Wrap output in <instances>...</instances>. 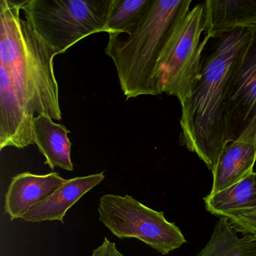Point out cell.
<instances>
[{
    "label": "cell",
    "mask_w": 256,
    "mask_h": 256,
    "mask_svg": "<svg viewBox=\"0 0 256 256\" xmlns=\"http://www.w3.org/2000/svg\"><path fill=\"white\" fill-rule=\"evenodd\" d=\"M202 60L198 80L181 104L180 142L214 172L227 143L226 107L232 80L252 37L250 28L222 34Z\"/></svg>",
    "instance_id": "cell-1"
},
{
    "label": "cell",
    "mask_w": 256,
    "mask_h": 256,
    "mask_svg": "<svg viewBox=\"0 0 256 256\" xmlns=\"http://www.w3.org/2000/svg\"><path fill=\"white\" fill-rule=\"evenodd\" d=\"M100 221L120 240L136 238L162 256L180 248L186 240L180 229L156 211L130 194H103L100 199Z\"/></svg>",
    "instance_id": "cell-6"
},
{
    "label": "cell",
    "mask_w": 256,
    "mask_h": 256,
    "mask_svg": "<svg viewBox=\"0 0 256 256\" xmlns=\"http://www.w3.org/2000/svg\"><path fill=\"white\" fill-rule=\"evenodd\" d=\"M205 32L210 38L236 28L256 26V0H206Z\"/></svg>",
    "instance_id": "cell-12"
},
{
    "label": "cell",
    "mask_w": 256,
    "mask_h": 256,
    "mask_svg": "<svg viewBox=\"0 0 256 256\" xmlns=\"http://www.w3.org/2000/svg\"><path fill=\"white\" fill-rule=\"evenodd\" d=\"M191 4V0H152L130 32L108 34L106 54L114 64L126 100L160 95L156 80L158 61Z\"/></svg>",
    "instance_id": "cell-3"
},
{
    "label": "cell",
    "mask_w": 256,
    "mask_h": 256,
    "mask_svg": "<svg viewBox=\"0 0 256 256\" xmlns=\"http://www.w3.org/2000/svg\"><path fill=\"white\" fill-rule=\"evenodd\" d=\"M66 180L58 172L44 175L30 172L13 176L5 194V214L10 220H22L34 206L42 203Z\"/></svg>",
    "instance_id": "cell-10"
},
{
    "label": "cell",
    "mask_w": 256,
    "mask_h": 256,
    "mask_svg": "<svg viewBox=\"0 0 256 256\" xmlns=\"http://www.w3.org/2000/svg\"><path fill=\"white\" fill-rule=\"evenodd\" d=\"M196 256H256V234L220 218L208 244Z\"/></svg>",
    "instance_id": "cell-14"
},
{
    "label": "cell",
    "mask_w": 256,
    "mask_h": 256,
    "mask_svg": "<svg viewBox=\"0 0 256 256\" xmlns=\"http://www.w3.org/2000/svg\"><path fill=\"white\" fill-rule=\"evenodd\" d=\"M104 172L66 180L42 203L28 211L22 220L30 222L60 221L64 224L67 211L85 194L100 185L104 179Z\"/></svg>",
    "instance_id": "cell-11"
},
{
    "label": "cell",
    "mask_w": 256,
    "mask_h": 256,
    "mask_svg": "<svg viewBox=\"0 0 256 256\" xmlns=\"http://www.w3.org/2000/svg\"><path fill=\"white\" fill-rule=\"evenodd\" d=\"M256 161V119L236 140L226 145L212 172L210 194H216L253 173Z\"/></svg>",
    "instance_id": "cell-9"
},
{
    "label": "cell",
    "mask_w": 256,
    "mask_h": 256,
    "mask_svg": "<svg viewBox=\"0 0 256 256\" xmlns=\"http://www.w3.org/2000/svg\"><path fill=\"white\" fill-rule=\"evenodd\" d=\"M206 210L256 234V172L238 184L204 198Z\"/></svg>",
    "instance_id": "cell-8"
},
{
    "label": "cell",
    "mask_w": 256,
    "mask_h": 256,
    "mask_svg": "<svg viewBox=\"0 0 256 256\" xmlns=\"http://www.w3.org/2000/svg\"><path fill=\"white\" fill-rule=\"evenodd\" d=\"M152 0H113L106 26L108 34L128 32L144 16Z\"/></svg>",
    "instance_id": "cell-15"
},
{
    "label": "cell",
    "mask_w": 256,
    "mask_h": 256,
    "mask_svg": "<svg viewBox=\"0 0 256 256\" xmlns=\"http://www.w3.org/2000/svg\"><path fill=\"white\" fill-rule=\"evenodd\" d=\"M70 132L66 127L56 124L47 115L38 114L34 118V144L46 158L44 163L52 170L59 168L68 172L74 170L71 158L72 143L68 137Z\"/></svg>",
    "instance_id": "cell-13"
},
{
    "label": "cell",
    "mask_w": 256,
    "mask_h": 256,
    "mask_svg": "<svg viewBox=\"0 0 256 256\" xmlns=\"http://www.w3.org/2000/svg\"><path fill=\"white\" fill-rule=\"evenodd\" d=\"M91 256H126L116 248V244L104 238L102 244L92 251Z\"/></svg>",
    "instance_id": "cell-16"
},
{
    "label": "cell",
    "mask_w": 256,
    "mask_h": 256,
    "mask_svg": "<svg viewBox=\"0 0 256 256\" xmlns=\"http://www.w3.org/2000/svg\"><path fill=\"white\" fill-rule=\"evenodd\" d=\"M204 4H198L179 22L166 44L156 73L158 94L176 97L182 104L191 95L202 70L205 36Z\"/></svg>",
    "instance_id": "cell-5"
},
{
    "label": "cell",
    "mask_w": 256,
    "mask_h": 256,
    "mask_svg": "<svg viewBox=\"0 0 256 256\" xmlns=\"http://www.w3.org/2000/svg\"><path fill=\"white\" fill-rule=\"evenodd\" d=\"M23 4L24 0L0 1V74L24 94L38 115L61 120L54 70L56 54L22 19Z\"/></svg>",
    "instance_id": "cell-2"
},
{
    "label": "cell",
    "mask_w": 256,
    "mask_h": 256,
    "mask_svg": "<svg viewBox=\"0 0 256 256\" xmlns=\"http://www.w3.org/2000/svg\"><path fill=\"white\" fill-rule=\"evenodd\" d=\"M113 0H24L22 11L38 35L62 54L92 34L106 32Z\"/></svg>",
    "instance_id": "cell-4"
},
{
    "label": "cell",
    "mask_w": 256,
    "mask_h": 256,
    "mask_svg": "<svg viewBox=\"0 0 256 256\" xmlns=\"http://www.w3.org/2000/svg\"><path fill=\"white\" fill-rule=\"evenodd\" d=\"M232 80L226 102L227 143L240 137L256 119V26Z\"/></svg>",
    "instance_id": "cell-7"
}]
</instances>
